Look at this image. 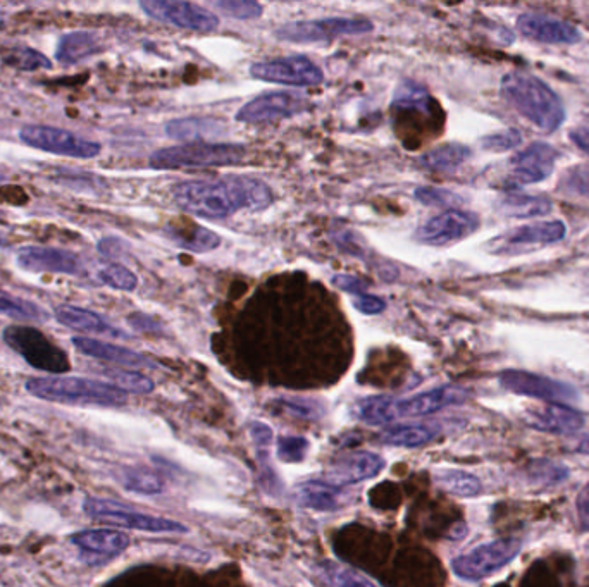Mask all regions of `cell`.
<instances>
[{
  "label": "cell",
  "mask_w": 589,
  "mask_h": 587,
  "mask_svg": "<svg viewBox=\"0 0 589 587\" xmlns=\"http://www.w3.org/2000/svg\"><path fill=\"white\" fill-rule=\"evenodd\" d=\"M181 211L207 219H226L240 211H264L274 202L273 190L252 176L185 181L173 188Z\"/></svg>",
  "instance_id": "cell-1"
},
{
  "label": "cell",
  "mask_w": 589,
  "mask_h": 587,
  "mask_svg": "<svg viewBox=\"0 0 589 587\" xmlns=\"http://www.w3.org/2000/svg\"><path fill=\"white\" fill-rule=\"evenodd\" d=\"M467 398L469 391L460 386H440L409 398L371 396L355 403L354 415L369 426H383L400 419L436 414L443 408L464 403Z\"/></svg>",
  "instance_id": "cell-2"
},
{
  "label": "cell",
  "mask_w": 589,
  "mask_h": 587,
  "mask_svg": "<svg viewBox=\"0 0 589 587\" xmlns=\"http://www.w3.org/2000/svg\"><path fill=\"white\" fill-rule=\"evenodd\" d=\"M500 92L510 107L543 133H553L564 123L562 102L540 78L526 73H509L503 76Z\"/></svg>",
  "instance_id": "cell-3"
},
{
  "label": "cell",
  "mask_w": 589,
  "mask_h": 587,
  "mask_svg": "<svg viewBox=\"0 0 589 587\" xmlns=\"http://www.w3.org/2000/svg\"><path fill=\"white\" fill-rule=\"evenodd\" d=\"M25 388L30 395L40 400L68 405L121 407L128 402V395L119 390L118 386L87 377H31L26 381Z\"/></svg>",
  "instance_id": "cell-4"
},
{
  "label": "cell",
  "mask_w": 589,
  "mask_h": 587,
  "mask_svg": "<svg viewBox=\"0 0 589 587\" xmlns=\"http://www.w3.org/2000/svg\"><path fill=\"white\" fill-rule=\"evenodd\" d=\"M245 155L247 149L240 143H185L155 150L149 164L154 169H204L235 166Z\"/></svg>",
  "instance_id": "cell-5"
},
{
  "label": "cell",
  "mask_w": 589,
  "mask_h": 587,
  "mask_svg": "<svg viewBox=\"0 0 589 587\" xmlns=\"http://www.w3.org/2000/svg\"><path fill=\"white\" fill-rule=\"evenodd\" d=\"M2 340L13 352L23 357L26 364L37 371L61 376L71 371L68 353L50 341L40 329L30 324H11L4 329Z\"/></svg>",
  "instance_id": "cell-6"
},
{
  "label": "cell",
  "mask_w": 589,
  "mask_h": 587,
  "mask_svg": "<svg viewBox=\"0 0 589 587\" xmlns=\"http://www.w3.org/2000/svg\"><path fill=\"white\" fill-rule=\"evenodd\" d=\"M521 550L522 541L517 538L495 539L490 543L479 544L478 548L453 558V574L462 581H483L514 562Z\"/></svg>",
  "instance_id": "cell-7"
},
{
  "label": "cell",
  "mask_w": 589,
  "mask_h": 587,
  "mask_svg": "<svg viewBox=\"0 0 589 587\" xmlns=\"http://www.w3.org/2000/svg\"><path fill=\"white\" fill-rule=\"evenodd\" d=\"M83 510L88 517H92L97 522L123 527V529H135V531L152 532V534H186L188 532V527L176 520L135 512L131 508L119 505L116 501L102 500V498H87Z\"/></svg>",
  "instance_id": "cell-8"
},
{
  "label": "cell",
  "mask_w": 589,
  "mask_h": 587,
  "mask_svg": "<svg viewBox=\"0 0 589 587\" xmlns=\"http://www.w3.org/2000/svg\"><path fill=\"white\" fill-rule=\"evenodd\" d=\"M19 140L47 154L61 155L69 159H95L102 152L100 143L75 135L73 131L62 130L47 124H26L19 130Z\"/></svg>",
  "instance_id": "cell-9"
},
{
  "label": "cell",
  "mask_w": 589,
  "mask_h": 587,
  "mask_svg": "<svg viewBox=\"0 0 589 587\" xmlns=\"http://www.w3.org/2000/svg\"><path fill=\"white\" fill-rule=\"evenodd\" d=\"M374 30L369 19L324 18L312 21H293L279 26L276 37L290 44H316L338 37H355Z\"/></svg>",
  "instance_id": "cell-10"
},
{
  "label": "cell",
  "mask_w": 589,
  "mask_h": 587,
  "mask_svg": "<svg viewBox=\"0 0 589 587\" xmlns=\"http://www.w3.org/2000/svg\"><path fill=\"white\" fill-rule=\"evenodd\" d=\"M567 228L562 221H541L524 224L496 236L486 243V250L493 255H521L541 247L562 241Z\"/></svg>",
  "instance_id": "cell-11"
},
{
  "label": "cell",
  "mask_w": 589,
  "mask_h": 587,
  "mask_svg": "<svg viewBox=\"0 0 589 587\" xmlns=\"http://www.w3.org/2000/svg\"><path fill=\"white\" fill-rule=\"evenodd\" d=\"M250 75L267 83L286 87H317L324 81L323 69L305 56H288L273 61L257 62Z\"/></svg>",
  "instance_id": "cell-12"
},
{
  "label": "cell",
  "mask_w": 589,
  "mask_h": 587,
  "mask_svg": "<svg viewBox=\"0 0 589 587\" xmlns=\"http://www.w3.org/2000/svg\"><path fill=\"white\" fill-rule=\"evenodd\" d=\"M140 9L150 19L164 25L178 26L185 30L214 31L219 26V16L199 4L180 0H143Z\"/></svg>",
  "instance_id": "cell-13"
},
{
  "label": "cell",
  "mask_w": 589,
  "mask_h": 587,
  "mask_svg": "<svg viewBox=\"0 0 589 587\" xmlns=\"http://www.w3.org/2000/svg\"><path fill=\"white\" fill-rule=\"evenodd\" d=\"M309 109V100L293 92H266L257 95L236 112V121L247 124L273 123Z\"/></svg>",
  "instance_id": "cell-14"
},
{
  "label": "cell",
  "mask_w": 589,
  "mask_h": 587,
  "mask_svg": "<svg viewBox=\"0 0 589 587\" xmlns=\"http://www.w3.org/2000/svg\"><path fill=\"white\" fill-rule=\"evenodd\" d=\"M478 228L479 217L476 214L460 209H448L419 226L414 238L429 247H447L476 233Z\"/></svg>",
  "instance_id": "cell-15"
},
{
  "label": "cell",
  "mask_w": 589,
  "mask_h": 587,
  "mask_svg": "<svg viewBox=\"0 0 589 587\" xmlns=\"http://www.w3.org/2000/svg\"><path fill=\"white\" fill-rule=\"evenodd\" d=\"M503 390L550 403L576 402L577 391L571 384L526 371H503L498 376Z\"/></svg>",
  "instance_id": "cell-16"
},
{
  "label": "cell",
  "mask_w": 589,
  "mask_h": 587,
  "mask_svg": "<svg viewBox=\"0 0 589 587\" xmlns=\"http://www.w3.org/2000/svg\"><path fill=\"white\" fill-rule=\"evenodd\" d=\"M16 264L23 271L49 272V274H64V276H81L85 274L83 260L66 248L56 247H37V245H28V247L19 248L16 252Z\"/></svg>",
  "instance_id": "cell-17"
},
{
  "label": "cell",
  "mask_w": 589,
  "mask_h": 587,
  "mask_svg": "<svg viewBox=\"0 0 589 587\" xmlns=\"http://www.w3.org/2000/svg\"><path fill=\"white\" fill-rule=\"evenodd\" d=\"M385 458L371 452H352L333 460L326 470L323 481L336 488H347L352 484L369 481L385 470Z\"/></svg>",
  "instance_id": "cell-18"
},
{
  "label": "cell",
  "mask_w": 589,
  "mask_h": 587,
  "mask_svg": "<svg viewBox=\"0 0 589 587\" xmlns=\"http://www.w3.org/2000/svg\"><path fill=\"white\" fill-rule=\"evenodd\" d=\"M69 539L76 548H80L81 560L90 565L112 560L130 548V536L114 529H88L76 532Z\"/></svg>",
  "instance_id": "cell-19"
},
{
  "label": "cell",
  "mask_w": 589,
  "mask_h": 587,
  "mask_svg": "<svg viewBox=\"0 0 589 587\" xmlns=\"http://www.w3.org/2000/svg\"><path fill=\"white\" fill-rule=\"evenodd\" d=\"M557 150L548 143H531L527 149L510 159V174L521 185H533L545 181L553 173L557 162Z\"/></svg>",
  "instance_id": "cell-20"
},
{
  "label": "cell",
  "mask_w": 589,
  "mask_h": 587,
  "mask_svg": "<svg viewBox=\"0 0 589 587\" xmlns=\"http://www.w3.org/2000/svg\"><path fill=\"white\" fill-rule=\"evenodd\" d=\"M517 28L524 37L541 44H576L581 37L576 26L543 14H521L517 18Z\"/></svg>",
  "instance_id": "cell-21"
},
{
  "label": "cell",
  "mask_w": 589,
  "mask_h": 587,
  "mask_svg": "<svg viewBox=\"0 0 589 587\" xmlns=\"http://www.w3.org/2000/svg\"><path fill=\"white\" fill-rule=\"evenodd\" d=\"M71 343L83 355L92 357V359L104 360L109 364L121 365V367H128V369H155L157 367L154 360H150L142 353L130 350V348L119 347V345H112V343L97 340V338L75 336Z\"/></svg>",
  "instance_id": "cell-22"
},
{
  "label": "cell",
  "mask_w": 589,
  "mask_h": 587,
  "mask_svg": "<svg viewBox=\"0 0 589 587\" xmlns=\"http://www.w3.org/2000/svg\"><path fill=\"white\" fill-rule=\"evenodd\" d=\"M527 426L536 431L550 434H572L584 427V415L576 408L562 403H550L545 407L534 408L526 415Z\"/></svg>",
  "instance_id": "cell-23"
},
{
  "label": "cell",
  "mask_w": 589,
  "mask_h": 587,
  "mask_svg": "<svg viewBox=\"0 0 589 587\" xmlns=\"http://www.w3.org/2000/svg\"><path fill=\"white\" fill-rule=\"evenodd\" d=\"M54 319L61 326H64V328L80 331V333L100 334V336L123 338V340L130 338L121 329L114 328L111 322H107L97 312L83 309V307H76V305H71V303L57 305L56 309H54Z\"/></svg>",
  "instance_id": "cell-24"
},
{
  "label": "cell",
  "mask_w": 589,
  "mask_h": 587,
  "mask_svg": "<svg viewBox=\"0 0 589 587\" xmlns=\"http://www.w3.org/2000/svg\"><path fill=\"white\" fill-rule=\"evenodd\" d=\"M295 501L300 507L317 510V512H335L345 505L343 489L331 486L323 481H304L295 486Z\"/></svg>",
  "instance_id": "cell-25"
},
{
  "label": "cell",
  "mask_w": 589,
  "mask_h": 587,
  "mask_svg": "<svg viewBox=\"0 0 589 587\" xmlns=\"http://www.w3.org/2000/svg\"><path fill=\"white\" fill-rule=\"evenodd\" d=\"M100 50L102 45L93 31H69L57 42L56 61L64 68H69L80 64L81 61H87L95 54H99Z\"/></svg>",
  "instance_id": "cell-26"
},
{
  "label": "cell",
  "mask_w": 589,
  "mask_h": 587,
  "mask_svg": "<svg viewBox=\"0 0 589 587\" xmlns=\"http://www.w3.org/2000/svg\"><path fill=\"white\" fill-rule=\"evenodd\" d=\"M223 133V121L214 118H181L166 124V135L180 142L202 143Z\"/></svg>",
  "instance_id": "cell-27"
},
{
  "label": "cell",
  "mask_w": 589,
  "mask_h": 587,
  "mask_svg": "<svg viewBox=\"0 0 589 587\" xmlns=\"http://www.w3.org/2000/svg\"><path fill=\"white\" fill-rule=\"evenodd\" d=\"M434 100L429 95L428 88L416 81H402L395 90L391 109L395 114H410L419 112L422 116H433Z\"/></svg>",
  "instance_id": "cell-28"
},
{
  "label": "cell",
  "mask_w": 589,
  "mask_h": 587,
  "mask_svg": "<svg viewBox=\"0 0 589 587\" xmlns=\"http://www.w3.org/2000/svg\"><path fill=\"white\" fill-rule=\"evenodd\" d=\"M471 149L460 143H445L429 150L419 159V164L433 173H453L471 159Z\"/></svg>",
  "instance_id": "cell-29"
},
{
  "label": "cell",
  "mask_w": 589,
  "mask_h": 587,
  "mask_svg": "<svg viewBox=\"0 0 589 587\" xmlns=\"http://www.w3.org/2000/svg\"><path fill=\"white\" fill-rule=\"evenodd\" d=\"M0 316L9 317L18 324H37L50 319L49 312L37 303L4 290H0Z\"/></svg>",
  "instance_id": "cell-30"
},
{
  "label": "cell",
  "mask_w": 589,
  "mask_h": 587,
  "mask_svg": "<svg viewBox=\"0 0 589 587\" xmlns=\"http://www.w3.org/2000/svg\"><path fill=\"white\" fill-rule=\"evenodd\" d=\"M436 438L433 427L422 424H405L393 426L379 434V441L383 445L400 446V448H419L428 445Z\"/></svg>",
  "instance_id": "cell-31"
},
{
  "label": "cell",
  "mask_w": 589,
  "mask_h": 587,
  "mask_svg": "<svg viewBox=\"0 0 589 587\" xmlns=\"http://www.w3.org/2000/svg\"><path fill=\"white\" fill-rule=\"evenodd\" d=\"M434 482L445 493L457 496V498H474L483 489L478 477L471 474V472L459 469H445L436 472Z\"/></svg>",
  "instance_id": "cell-32"
},
{
  "label": "cell",
  "mask_w": 589,
  "mask_h": 587,
  "mask_svg": "<svg viewBox=\"0 0 589 587\" xmlns=\"http://www.w3.org/2000/svg\"><path fill=\"white\" fill-rule=\"evenodd\" d=\"M503 211L512 217H522V219H531V217L546 216L552 211V202L543 197H529V195H509L503 200Z\"/></svg>",
  "instance_id": "cell-33"
},
{
  "label": "cell",
  "mask_w": 589,
  "mask_h": 587,
  "mask_svg": "<svg viewBox=\"0 0 589 587\" xmlns=\"http://www.w3.org/2000/svg\"><path fill=\"white\" fill-rule=\"evenodd\" d=\"M121 484L124 488L137 495H159L164 491V481L149 469H124L121 474Z\"/></svg>",
  "instance_id": "cell-34"
},
{
  "label": "cell",
  "mask_w": 589,
  "mask_h": 587,
  "mask_svg": "<svg viewBox=\"0 0 589 587\" xmlns=\"http://www.w3.org/2000/svg\"><path fill=\"white\" fill-rule=\"evenodd\" d=\"M319 569H321L324 581L328 582L331 587H379L374 582L369 581L366 575L347 569L340 563L326 560V562L319 565Z\"/></svg>",
  "instance_id": "cell-35"
},
{
  "label": "cell",
  "mask_w": 589,
  "mask_h": 587,
  "mask_svg": "<svg viewBox=\"0 0 589 587\" xmlns=\"http://www.w3.org/2000/svg\"><path fill=\"white\" fill-rule=\"evenodd\" d=\"M526 476L534 486L553 488L569 477V469L565 465L555 464L552 460H538L529 465Z\"/></svg>",
  "instance_id": "cell-36"
},
{
  "label": "cell",
  "mask_w": 589,
  "mask_h": 587,
  "mask_svg": "<svg viewBox=\"0 0 589 587\" xmlns=\"http://www.w3.org/2000/svg\"><path fill=\"white\" fill-rule=\"evenodd\" d=\"M107 377L111 379L114 386H118L119 390L124 391L126 395L133 393V395H149L155 388L154 381L145 374H140L137 371H123V369H116V371H107Z\"/></svg>",
  "instance_id": "cell-37"
},
{
  "label": "cell",
  "mask_w": 589,
  "mask_h": 587,
  "mask_svg": "<svg viewBox=\"0 0 589 587\" xmlns=\"http://www.w3.org/2000/svg\"><path fill=\"white\" fill-rule=\"evenodd\" d=\"M4 62L19 69V71H42V69L52 68V61L49 57L38 52V50L30 49V47H19L13 49L6 57Z\"/></svg>",
  "instance_id": "cell-38"
},
{
  "label": "cell",
  "mask_w": 589,
  "mask_h": 587,
  "mask_svg": "<svg viewBox=\"0 0 589 587\" xmlns=\"http://www.w3.org/2000/svg\"><path fill=\"white\" fill-rule=\"evenodd\" d=\"M174 238L180 243V247L190 250V252H199V254L214 250L221 243L219 235H216L211 229L204 228V226H195L192 233L174 235Z\"/></svg>",
  "instance_id": "cell-39"
},
{
  "label": "cell",
  "mask_w": 589,
  "mask_h": 587,
  "mask_svg": "<svg viewBox=\"0 0 589 587\" xmlns=\"http://www.w3.org/2000/svg\"><path fill=\"white\" fill-rule=\"evenodd\" d=\"M99 279L104 285L114 290L133 291L138 286V278L135 272L130 271L123 264H107L99 271Z\"/></svg>",
  "instance_id": "cell-40"
},
{
  "label": "cell",
  "mask_w": 589,
  "mask_h": 587,
  "mask_svg": "<svg viewBox=\"0 0 589 587\" xmlns=\"http://www.w3.org/2000/svg\"><path fill=\"white\" fill-rule=\"evenodd\" d=\"M219 13L226 14L233 19H257L261 18L262 6L254 0H221L212 4Z\"/></svg>",
  "instance_id": "cell-41"
},
{
  "label": "cell",
  "mask_w": 589,
  "mask_h": 587,
  "mask_svg": "<svg viewBox=\"0 0 589 587\" xmlns=\"http://www.w3.org/2000/svg\"><path fill=\"white\" fill-rule=\"evenodd\" d=\"M278 405L283 412L297 417V419H305V421H316L321 415H323V408L321 405L312 400H302V398H279L276 400Z\"/></svg>",
  "instance_id": "cell-42"
},
{
  "label": "cell",
  "mask_w": 589,
  "mask_h": 587,
  "mask_svg": "<svg viewBox=\"0 0 589 587\" xmlns=\"http://www.w3.org/2000/svg\"><path fill=\"white\" fill-rule=\"evenodd\" d=\"M309 452V441L302 436H281L278 457L286 464H300Z\"/></svg>",
  "instance_id": "cell-43"
},
{
  "label": "cell",
  "mask_w": 589,
  "mask_h": 587,
  "mask_svg": "<svg viewBox=\"0 0 589 587\" xmlns=\"http://www.w3.org/2000/svg\"><path fill=\"white\" fill-rule=\"evenodd\" d=\"M522 135L514 128L509 130L496 131L493 135L484 136L481 140V147L490 152H509L521 145Z\"/></svg>",
  "instance_id": "cell-44"
},
{
  "label": "cell",
  "mask_w": 589,
  "mask_h": 587,
  "mask_svg": "<svg viewBox=\"0 0 589 587\" xmlns=\"http://www.w3.org/2000/svg\"><path fill=\"white\" fill-rule=\"evenodd\" d=\"M416 198L421 204L431 205V207H450V205L460 202V198L450 190L433 188V186L417 188Z\"/></svg>",
  "instance_id": "cell-45"
},
{
  "label": "cell",
  "mask_w": 589,
  "mask_h": 587,
  "mask_svg": "<svg viewBox=\"0 0 589 587\" xmlns=\"http://www.w3.org/2000/svg\"><path fill=\"white\" fill-rule=\"evenodd\" d=\"M355 309L366 314V316H378L383 314L386 310L385 300L369 295V293H362V295H355L354 297Z\"/></svg>",
  "instance_id": "cell-46"
},
{
  "label": "cell",
  "mask_w": 589,
  "mask_h": 587,
  "mask_svg": "<svg viewBox=\"0 0 589 587\" xmlns=\"http://www.w3.org/2000/svg\"><path fill=\"white\" fill-rule=\"evenodd\" d=\"M333 283H335L340 290L347 291V293H352V295H362V293H367L366 291V283L362 281V279L355 278V276H347V274H341V276H336L333 279Z\"/></svg>",
  "instance_id": "cell-47"
},
{
  "label": "cell",
  "mask_w": 589,
  "mask_h": 587,
  "mask_svg": "<svg viewBox=\"0 0 589 587\" xmlns=\"http://www.w3.org/2000/svg\"><path fill=\"white\" fill-rule=\"evenodd\" d=\"M99 254L104 255L107 259H118L123 254V241L118 238H104L97 245Z\"/></svg>",
  "instance_id": "cell-48"
},
{
  "label": "cell",
  "mask_w": 589,
  "mask_h": 587,
  "mask_svg": "<svg viewBox=\"0 0 589 587\" xmlns=\"http://www.w3.org/2000/svg\"><path fill=\"white\" fill-rule=\"evenodd\" d=\"M569 136H571V142L576 145L577 149H581L584 154L589 155V126L572 128Z\"/></svg>",
  "instance_id": "cell-49"
},
{
  "label": "cell",
  "mask_w": 589,
  "mask_h": 587,
  "mask_svg": "<svg viewBox=\"0 0 589 587\" xmlns=\"http://www.w3.org/2000/svg\"><path fill=\"white\" fill-rule=\"evenodd\" d=\"M252 438H254L255 445L267 446L273 439V431H271V427H267L262 422H254L252 424Z\"/></svg>",
  "instance_id": "cell-50"
},
{
  "label": "cell",
  "mask_w": 589,
  "mask_h": 587,
  "mask_svg": "<svg viewBox=\"0 0 589 587\" xmlns=\"http://www.w3.org/2000/svg\"><path fill=\"white\" fill-rule=\"evenodd\" d=\"M576 507L579 517L583 519L584 524H588L589 526V482L581 489V493L577 496Z\"/></svg>",
  "instance_id": "cell-51"
},
{
  "label": "cell",
  "mask_w": 589,
  "mask_h": 587,
  "mask_svg": "<svg viewBox=\"0 0 589 587\" xmlns=\"http://www.w3.org/2000/svg\"><path fill=\"white\" fill-rule=\"evenodd\" d=\"M130 324L138 331H145V333H154L155 329H159L157 322L152 321L150 317L142 316V314H135L130 317Z\"/></svg>",
  "instance_id": "cell-52"
},
{
  "label": "cell",
  "mask_w": 589,
  "mask_h": 587,
  "mask_svg": "<svg viewBox=\"0 0 589 587\" xmlns=\"http://www.w3.org/2000/svg\"><path fill=\"white\" fill-rule=\"evenodd\" d=\"M576 452L584 457H589V434L579 439V443L576 445Z\"/></svg>",
  "instance_id": "cell-53"
},
{
  "label": "cell",
  "mask_w": 589,
  "mask_h": 587,
  "mask_svg": "<svg viewBox=\"0 0 589 587\" xmlns=\"http://www.w3.org/2000/svg\"><path fill=\"white\" fill-rule=\"evenodd\" d=\"M6 30V19L0 14V31Z\"/></svg>",
  "instance_id": "cell-54"
},
{
  "label": "cell",
  "mask_w": 589,
  "mask_h": 587,
  "mask_svg": "<svg viewBox=\"0 0 589 587\" xmlns=\"http://www.w3.org/2000/svg\"><path fill=\"white\" fill-rule=\"evenodd\" d=\"M2 183H4V178H2V176H0V185H2Z\"/></svg>",
  "instance_id": "cell-55"
}]
</instances>
